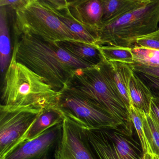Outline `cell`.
Returning <instances> with one entry per match:
<instances>
[{
	"mask_svg": "<svg viewBox=\"0 0 159 159\" xmlns=\"http://www.w3.org/2000/svg\"><path fill=\"white\" fill-rule=\"evenodd\" d=\"M15 38L12 58L41 77L56 92L64 90L75 70L93 67L72 56L57 42L34 35Z\"/></svg>",
	"mask_w": 159,
	"mask_h": 159,
	"instance_id": "6da1fadb",
	"label": "cell"
},
{
	"mask_svg": "<svg viewBox=\"0 0 159 159\" xmlns=\"http://www.w3.org/2000/svg\"><path fill=\"white\" fill-rule=\"evenodd\" d=\"M65 89L86 98L121 125L134 129L130 112L114 83L110 63L104 58L95 66L75 70Z\"/></svg>",
	"mask_w": 159,
	"mask_h": 159,
	"instance_id": "7a4b0ae2",
	"label": "cell"
},
{
	"mask_svg": "<svg viewBox=\"0 0 159 159\" xmlns=\"http://www.w3.org/2000/svg\"><path fill=\"white\" fill-rule=\"evenodd\" d=\"M61 92L54 91L43 78L11 58L4 77L1 105L43 110L56 105Z\"/></svg>",
	"mask_w": 159,
	"mask_h": 159,
	"instance_id": "3957f363",
	"label": "cell"
},
{
	"mask_svg": "<svg viewBox=\"0 0 159 159\" xmlns=\"http://www.w3.org/2000/svg\"><path fill=\"white\" fill-rule=\"evenodd\" d=\"M159 28V0H150L147 5L111 23L102 24L96 45L132 48L137 39Z\"/></svg>",
	"mask_w": 159,
	"mask_h": 159,
	"instance_id": "277c9868",
	"label": "cell"
},
{
	"mask_svg": "<svg viewBox=\"0 0 159 159\" xmlns=\"http://www.w3.org/2000/svg\"><path fill=\"white\" fill-rule=\"evenodd\" d=\"M15 11L16 37L31 35L55 42L68 40L81 41L39 0H28Z\"/></svg>",
	"mask_w": 159,
	"mask_h": 159,
	"instance_id": "5b68a950",
	"label": "cell"
},
{
	"mask_svg": "<svg viewBox=\"0 0 159 159\" xmlns=\"http://www.w3.org/2000/svg\"><path fill=\"white\" fill-rule=\"evenodd\" d=\"M97 159H142L143 150L134 130L124 126L91 129L85 128Z\"/></svg>",
	"mask_w": 159,
	"mask_h": 159,
	"instance_id": "8992f818",
	"label": "cell"
},
{
	"mask_svg": "<svg viewBox=\"0 0 159 159\" xmlns=\"http://www.w3.org/2000/svg\"><path fill=\"white\" fill-rule=\"evenodd\" d=\"M43 110L0 106V159L25 141L30 128Z\"/></svg>",
	"mask_w": 159,
	"mask_h": 159,
	"instance_id": "52a82bcc",
	"label": "cell"
},
{
	"mask_svg": "<svg viewBox=\"0 0 159 159\" xmlns=\"http://www.w3.org/2000/svg\"><path fill=\"white\" fill-rule=\"evenodd\" d=\"M56 105L63 116L88 129L123 126L109 114L86 98L66 89L61 92Z\"/></svg>",
	"mask_w": 159,
	"mask_h": 159,
	"instance_id": "ba28073f",
	"label": "cell"
},
{
	"mask_svg": "<svg viewBox=\"0 0 159 159\" xmlns=\"http://www.w3.org/2000/svg\"><path fill=\"white\" fill-rule=\"evenodd\" d=\"M54 159H97L84 126L64 116L61 139L54 152Z\"/></svg>",
	"mask_w": 159,
	"mask_h": 159,
	"instance_id": "9c48e42d",
	"label": "cell"
},
{
	"mask_svg": "<svg viewBox=\"0 0 159 159\" xmlns=\"http://www.w3.org/2000/svg\"><path fill=\"white\" fill-rule=\"evenodd\" d=\"M62 123L56 124L35 138L24 141L3 159H47L61 139Z\"/></svg>",
	"mask_w": 159,
	"mask_h": 159,
	"instance_id": "30bf717a",
	"label": "cell"
},
{
	"mask_svg": "<svg viewBox=\"0 0 159 159\" xmlns=\"http://www.w3.org/2000/svg\"><path fill=\"white\" fill-rule=\"evenodd\" d=\"M69 10L74 19L96 38L102 25V0L68 1Z\"/></svg>",
	"mask_w": 159,
	"mask_h": 159,
	"instance_id": "8fae6325",
	"label": "cell"
},
{
	"mask_svg": "<svg viewBox=\"0 0 159 159\" xmlns=\"http://www.w3.org/2000/svg\"><path fill=\"white\" fill-rule=\"evenodd\" d=\"M57 43L72 56L93 66L99 65L104 59L98 45L70 40Z\"/></svg>",
	"mask_w": 159,
	"mask_h": 159,
	"instance_id": "7c38bea8",
	"label": "cell"
},
{
	"mask_svg": "<svg viewBox=\"0 0 159 159\" xmlns=\"http://www.w3.org/2000/svg\"><path fill=\"white\" fill-rule=\"evenodd\" d=\"M150 0H102V24L113 22L148 4Z\"/></svg>",
	"mask_w": 159,
	"mask_h": 159,
	"instance_id": "4fadbf2b",
	"label": "cell"
},
{
	"mask_svg": "<svg viewBox=\"0 0 159 159\" xmlns=\"http://www.w3.org/2000/svg\"><path fill=\"white\" fill-rule=\"evenodd\" d=\"M108 62V61H107ZM114 83L128 110L132 104L129 93V84L134 72L132 64L117 61H110Z\"/></svg>",
	"mask_w": 159,
	"mask_h": 159,
	"instance_id": "5bb4252c",
	"label": "cell"
},
{
	"mask_svg": "<svg viewBox=\"0 0 159 159\" xmlns=\"http://www.w3.org/2000/svg\"><path fill=\"white\" fill-rule=\"evenodd\" d=\"M129 93L132 106L146 113L150 112L152 94L147 85L134 70L129 84Z\"/></svg>",
	"mask_w": 159,
	"mask_h": 159,
	"instance_id": "9a60e30c",
	"label": "cell"
},
{
	"mask_svg": "<svg viewBox=\"0 0 159 159\" xmlns=\"http://www.w3.org/2000/svg\"><path fill=\"white\" fill-rule=\"evenodd\" d=\"M47 9L53 13L65 25L76 35L80 40L92 45H97L96 38L93 33L77 22L72 17L69 10L68 2L66 6L58 10Z\"/></svg>",
	"mask_w": 159,
	"mask_h": 159,
	"instance_id": "2e32d148",
	"label": "cell"
},
{
	"mask_svg": "<svg viewBox=\"0 0 159 159\" xmlns=\"http://www.w3.org/2000/svg\"><path fill=\"white\" fill-rule=\"evenodd\" d=\"M63 120L64 116L56 105L43 110L30 128L25 141L35 138L51 126L62 122Z\"/></svg>",
	"mask_w": 159,
	"mask_h": 159,
	"instance_id": "e0dca14e",
	"label": "cell"
},
{
	"mask_svg": "<svg viewBox=\"0 0 159 159\" xmlns=\"http://www.w3.org/2000/svg\"><path fill=\"white\" fill-rule=\"evenodd\" d=\"M0 35V65L2 72L3 73L7 70L12 58L7 12L4 7H1Z\"/></svg>",
	"mask_w": 159,
	"mask_h": 159,
	"instance_id": "ac0fdd59",
	"label": "cell"
},
{
	"mask_svg": "<svg viewBox=\"0 0 159 159\" xmlns=\"http://www.w3.org/2000/svg\"><path fill=\"white\" fill-rule=\"evenodd\" d=\"M143 122L145 134L152 154L159 155V122L150 113L145 112Z\"/></svg>",
	"mask_w": 159,
	"mask_h": 159,
	"instance_id": "d6986e66",
	"label": "cell"
},
{
	"mask_svg": "<svg viewBox=\"0 0 159 159\" xmlns=\"http://www.w3.org/2000/svg\"><path fill=\"white\" fill-rule=\"evenodd\" d=\"M98 46L104 59L108 62L117 61L128 64L134 63L132 48Z\"/></svg>",
	"mask_w": 159,
	"mask_h": 159,
	"instance_id": "ffe728a7",
	"label": "cell"
},
{
	"mask_svg": "<svg viewBox=\"0 0 159 159\" xmlns=\"http://www.w3.org/2000/svg\"><path fill=\"white\" fill-rule=\"evenodd\" d=\"M144 111L132 106L130 108V117L134 128L136 131L139 140L141 144L144 154H152L148 139L146 138L143 122V115Z\"/></svg>",
	"mask_w": 159,
	"mask_h": 159,
	"instance_id": "44dd1931",
	"label": "cell"
},
{
	"mask_svg": "<svg viewBox=\"0 0 159 159\" xmlns=\"http://www.w3.org/2000/svg\"><path fill=\"white\" fill-rule=\"evenodd\" d=\"M134 63L148 66L159 67V51L133 46L132 47Z\"/></svg>",
	"mask_w": 159,
	"mask_h": 159,
	"instance_id": "7402d4cb",
	"label": "cell"
},
{
	"mask_svg": "<svg viewBox=\"0 0 159 159\" xmlns=\"http://www.w3.org/2000/svg\"><path fill=\"white\" fill-rule=\"evenodd\" d=\"M133 46L159 51V28L156 31L137 39Z\"/></svg>",
	"mask_w": 159,
	"mask_h": 159,
	"instance_id": "603a6c76",
	"label": "cell"
},
{
	"mask_svg": "<svg viewBox=\"0 0 159 159\" xmlns=\"http://www.w3.org/2000/svg\"><path fill=\"white\" fill-rule=\"evenodd\" d=\"M135 72L149 88L153 97L159 98V79L142 72Z\"/></svg>",
	"mask_w": 159,
	"mask_h": 159,
	"instance_id": "cb8c5ba5",
	"label": "cell"
},
{
	"mask_svg": "<svg viewBox=\"0 0 159 159\" xmlns=\"http://www.w3.org/2000/svg\"><path fill=\"white\" fill-rule=\"evenodd\" d=\"M132 65L135 71L142 72L159 79V67L148 66L136 63Z\"/></svg>",
	"mask_w": 159,
	"mask_h": 159,
	"instance_id": "d4e9b609",
	"label": "cell"
},
{
	"mask_svg": "<svg viewBox=\"0 0 159 159\" xmlns=\"http://www.w3.org/2000/svg\"><path fill=\"white\" fill-rule=\"evenodd\" d=\"M28 1V0H15V1H9V0H1L0 6L5 7L9 6L12 8L14 11L25 5Z\"/></svg>",
	"mask_w": 159,
	"mask_h": 159,
	"instance_id": "484cf974",
	"label": "cell"
},
{
	"mask_svg": "<svg viewBox=\"0 0 159 159\" xmlns=\"http://www.w3.org/2000/svg\"><path fill=\"white\" fill-rule=\"evenodd\" d=\"M159 122V98L152 97L150 107V112Z\"/></svg>",
	"mask_w": 159,
	"mask_h": 159,
	"instance_id": "4316f807",
	"label": "cell"
},
{
	"mask_svg": "<svg viewBox=\"0 0 159 159\" xmlns=\"http://www.w3.org/2000/svg\"><path fill=\"white\" fill-rule=\"evenodd\" d=\"M142 159H151L150 156L149 154H144Z\"/></svg>",
	"mask_w": 159,
	"mask_h": 159,
	"instance_id": "83f0119b",
	"label": "cell"
},
{
	"mask_svg": "<svg viewBox=\"0 0 159 159\" xmlns=\"http://www.w3.org/2000/svg\"><path fill=\"white\" fill-rule=\"evenodd\" d=\"M150 156L151 158V159H156V158H155V156H154V155H153V154H151V155H149Z\"/></svg>",
	"mask_w": 159,
	"mask_h": 159,
	"instance_id": "f1b7e54d",
	"label": "cell"
},
{
	"mask_svg": "<svg viewBox=\"0 0 159 159\" xmlns=\"http://www.w3.org/2000/svg\"><path fill=\"white\" fill-rule=\"evenodd\" d=\"M153 155H154V156H155V158H156V159H159V155H154V154H153Z\"/></svg>",
	"mask_w": 159,
	"mask_h": 159,
	"instance_id": "f546056e",
	"label": "cell"
},
{
	"mask_svg": "<svg viewBox=\"0 0 159 159\" xmlns=\"http://www.w3.org/2000/svg\"></svg>",
	"mask_w": 159,
	"mask_h": 159,
	"instance_id": "4dcf8cb0",
	"label": "cell"
}]
</instances>
